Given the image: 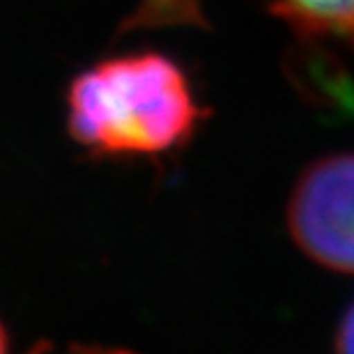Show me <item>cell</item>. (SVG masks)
Instances as JSON below:
<instances>
[{
	"instance_id": "6da1fadb",
	"label": "cell",
	"mask_w": 354,
	"mask_h": 354,
	"mask_svg": "<svg viewBox=\"0 0 354 354\" xmlns=\"http://www.w3.org/2000/svg\"><path fill=\"white\" fill-rule=\"evenodd\" d=\"M203 118L182 67L161 53L102 60L72 81L69 133L102 157H154L182 147Z\"/></svg>"
},
{
	"instance_id": "7a4b0ae2",
	"label": "cell",
	"mask_w": 354,
	"mask_h": 354,
	"mask_svg": "<svg viewBox=\"0 0 354 354\" xmlns=\"http://www.w3.org/2000/svg\"><path fill=\"white\" fill-rule=\"evenodd\" d=\"M288 225L310 260L354 274V152L317 159L297 180Z\"/></svg>"
},
{
	"instance_id": "3957f363",
	"label": "cell",
	"mask_w": 354,
	"mask_h": 354,
	"mask_svg": "<svg viewBox=\"0 0 354 354\" xmlns=\"http://www.w3.org/2000/svg\"><path fill=\"white\" fill-rule=\"evenodd\" d=\"M276 17L306 37H329L354 48V0H267Z\"/></svg>"
},
{
	"instance_id": "277c9868",
	"label": "cell",
	"mask_w": 354,
	"mask_h": 354,
	"mask_svg": "<svg viewBox=\"0 0 354 354\" xmlns=\"http://www.w3.org/2000/svg\"><path fill=\"white\" fill-rule=\"evenodd\" d=\"M201 0H140L122 30H150L171 26H203Z\"/></svg>"
},
{
	"instance_id": "5b68a950",
	"label": "cell",
	"mask_w": 354,
	"mask_h": 354,
	"mask_svg": "<svg viewBox=\"0 0 354 354\" xmlns=\"http://www.w3.org/2000/svg\"><path fill=\"white\" fill-rule=\"evenodd\" d=\"M334 345L338 352H354V304L345 310L343 320L338 322Z\"/></svg>"
},
{
	"instance_id": "8992f818",
	"label": "cell",
	"mask_w": 354,
	"mask_h": 354,
	"mask_svg": "<svg viewBox=\"0 0 354 354\" xmlns=\"http://www.w3.org/2000/svg\"><path fill=\"white\" fill-rule=\"evenodd\" d=\"M7 348H10V334H7L3 322H0V352H5Z\"/></svg>"
}]
</instances>
